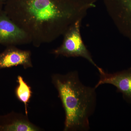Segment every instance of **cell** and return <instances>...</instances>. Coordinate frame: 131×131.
I'll use <instances>...</instances> for the list:
<instances>
[{
  "instance_id": "cell-1",
  "label": "cell",
  "mask_w": 131,
  "mask_h": 131,
  "mask_svg": "<svg viewBox=\"0 0 131 131\" xmlns=\"http://www.w3.org/2000/svg\"><path fill=\"white\" fill-rule=\"evenodd\" d=\"M3 10L39 47L63 35L88 9L70 0H8Z\"/></svg>"
},
{
  "instance_id": "cell-2",
  "label": "cell",
  "mask_w": 131,
  "mask_h": 131,
  "mask_svg": "<svg viewBox=\"0 0 131 131\" xmlns=\"http://www.w3.org/2000/svg\"><path fill=\"white\" fill-rule=\"evenodd\" d=\"M51 78L65 112L64 131L89 130V118L96 107V89L83 84L76 71L54 74Z\"/></svg>"
},
{
  "instance_id": "cell-3",
  "label": "cell",
  "mask_w": 131,
  "mask_h": 131,
  "mask_svg": "<svg viewBox=\"0 0 131 131\" xmlns=\"http://www.w3.org/2000/svg\"><path fill=\"white\" fill-rule=\"evenodd\" d=\"M82 20H78L70 27L63 35L62 44L53 50L52 53L57 56L83 58L98 69L99 67L94 62L82 39L80 32Z\"/></svg>"
},
{
  "instance_id": "cell-4",
  "label": "cell",
  "mask_w": 131,
  "mask_h": 131,
  "mask_svg": "<svg viewBox=\"0 0 131 131\" xmlns=\"http://www.w3.org/2000/svg\"><path fill=\"white\" fill-rule=\"evenodd\" d=\"M31 43L28 34L11 19L3 10L0 12V44L19 45Z\"/></svg>"
},
{
  "instance_id": "cell-5",
  "label": "cell",
  "mask_w": 131,
  "mask_h": 131,
  "mask_svg": "<svg viewBox=\"0 0 131 131\" xmlns=\"http://www.w3.org/2000/svg\"><path fill=\"white\" fill-rule=\"evenodd\" d=\"M98 70L100 78L94 88L96 89L104 84L113 85L117 88V92L122 94L125 101L131 103V68L113 73H106L100 68Z\"/></svg>"
},
{
  "instance_id": "cell-6",
  "label": "cell",
  "mask_w": 131,
  "mask_h": 131,
  "mask_svg": "<svg viewBox=\"0 0 131 131\" xmlns=\"http://www.w3.org/2000/svg\"><path fill=\"white\" fill-rule=\"evenodd\" d=\"M31 54L29 50H22L15 46H7L0 53V70L21 66L24 69L32 68Z\"/></svg>"
},
{
  "instance_id": "cell-7",
  "label": "cell",
  "mask_w": 131,
  "mask_h": 131,
  "mask_svg": "<svg viewBox=\"0 0 131 131\" xmlns=\"http://www.w3.org/2000/svg\"><path fill=\"white\" fill-rule=\"evenodd\" d=\"M40 129L32 123L27 116L12 112L0 115V131H38Z\"/></svg>"
},
{
  "instance_id": "cell-8",
  "label": "cell",
  "mask_w": 131,
  "mask_h": 131,
  "mask_svg": "<svg viewBox=\"0 0 131 131\" xmlns=\"http://www.w3.org/2000/svg\"><path fill=\"white\" fill-rule=\"evenodd\" d=\"M108 13L118 25L121 23L131 30V0H104Z\"/></svg>"
},
{
  "instance_id": "cell-9",
  "label": "cell",
  "mask_w": 131,
  "mask_h": 131,
  "mask_svg": "<svg viewBox=\"0 0 131 131\" xmlns=\"http://www.w3.org/2000/svg\"><path fill=\"white\" fill-rule=\"evenodd\" d=\"M17 82L18 84L15 91V95L18 100L24 103L26 115L27 116L28 104L32 95L31 89L21 76H18Z\"/></svg>"
},
{
  "instance_id": "cell-10",
  "label": "cell",
  "mask_w": 131,
  "mask_h": 131,
  "mask_svg": "<svg viewBox=\"0 0 131 131\" xmlns=\"http://www.w3.org/2000/svg\"><path fill=\"white\" fill-rule=\"evenodd\" d=\"M78 6L85 9H88L95 6V3L99 0H70Z\"/></svg>"
},
{
  "instance_id": "cell-11",
  "label": "cell",
  "mask_w": 131,
  "mask_h": 131,
  "mask_svg": "<svg viewBox=\"0 0 131 131\" xmlns=\"http://www.w3.org/2000/svg\"><path fill=\"white\" fill-rule=\"evenodd\" d=\"M4 4L0 1V12H1L3 10V7H4Z\"/></svg>"
},
{
  "instance_id": "cell-12",
  "label": "cell",
  "mask_w": 131,
  "mask_h": 131,
  "mask_svg": "<svg viewBox=\"0 0 131 131\" xmlns=\"http://www.w3.org/2000/svg\"><path fill=\"white\" fill-rule=\"evenodd\" d=\"M0 1H1L2 2L5 4V3L7 2L8 1V0H0Z\"/></svg>"
}]
</instances>
